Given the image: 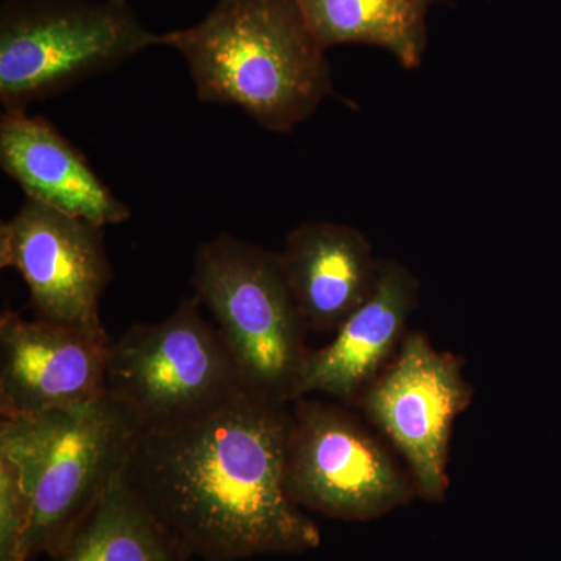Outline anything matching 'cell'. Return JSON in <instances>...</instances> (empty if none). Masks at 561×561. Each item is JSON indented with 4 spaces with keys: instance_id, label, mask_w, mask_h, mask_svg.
<instances>
[{
    "instance_id": "cell-1",
    "label": "cell",
    "mask_w": 561,
    "mask_h": 561,
    "mask_svg": "<svg viewBox=\"0 0 561 561\" xmlns=\"http://www.w3.org/2000/svg\"><path fill=\"white\" fill-rule=\"evenodd\" d=\"M291 411L245 393L201 419L142 431L125 479L181 545L203 561L298 556L317 524L291 502Z\"/></svg>"
},
{
    "instance_id": "cell-2",
    "label": "cell",
    "mask_w": 561,
    "mask_h": 561,
    "mask_svg": "<svg viewBox=\"0 0 561 561\" xmlns=\"http://www.w3.org/2000/svg\"><path fill=\"white\" fill-rule=\"evenodd\" d=\"M162 43L186 61L198 101L238 106L268 131L290 133L334 94L298 0H219Z\"/></svg>"
},
{
    "instance_id": "cell-3",
    "label": "cell",
    "mask_w": 561,
    "mask_h": 561,
    "mask_svg": "<svg viewBox=\"0 0 561 561\" xmlns=\"http://www.w3.org/2000/svg\"><path fill=\"white\" fill-rule=\"evenodd\" d=\"M144 427L106 391L84 404L0 421V456L13 461L32 502L28 559H55L127 468Z\"/></svg>"
},
{
    "instance_id": "cell-4",
    "label": "cell",
    "mask_w": 561,
    "mask_h": 561,
    "mask_svg": "<svg viewBox=\"0 0 561 561\" xmlns=\"http://www.w3.org/2000/svg\"><path fill=\"white\" fill-rule=\"evenodd\" d=\"M195 297L216 320L247 393L275 405L300 400L306 327L278 253L220 234L195 250Z\"/></svg>"
},
{
    "instance_id": "cell-5",
    "label": "cell",
    "mask_w": 561,
    "mask_h": 561,
    "mask_svg": "<svg viewBox=\"0 0 561 561\" xmlns=\"http://www.w3.org/2000/svg\"><path fill=\"white\" fill-rule=\"evenodd\" d=\"M164 46L128 0H9L0 11V102L27 111L81 81Z\"/></svg>"
},
{
    "instance_id": "cell-6",
    "label": "cell",
    "mask_w": 561,
    "mask_h": 561,
    "mask_svg": "<svg viewBox=\"0 0 561 561\" xmlns=\"http://www.w3.org/2000/svg\"><path fill=\"white\" fill-rule=\"evenodd\" d=\"M108 391L130 405L144 431L201 419L245 394L241 375L198 297L171 316L135 323L106 351Z\"/></svg>"
},
{
    "instance_id": "cell-7",
    "label": "cell",
    "mask_w": 561,
    "mask_h": 561,
    "mask_svg": "<svg viewBox=\"0 0 561 561\" xmlns=\"http://www.w3.org/2000/svg\"><path fill=\"white\" fill-rule=\"evenodd\" d=\"M286 490L301 511L371 522L411 504V472L364 421L339 404L300 398L291 409Z\"/></svg>"
},
{
    "instance_id": "cell-8",
    "label": "cell",
    "mask_w": 561,
    "mask_h": 561,
    "mask_svg": "<svg viewBox=\"0 0 561 561\" xmlns=\"http://www.w3.org/2000/svg\"><path fill=\"white\" fill-rule=\"evenodd\" d=\"M463 362L409 331L381 375L362 393L357 408L386 435L408 463L416 496L442 502L449 489V443L454 421L472 401Z\"/></svg>"
},
{
    "instance_id": "cell-9",
    "label": "cell",
    "mask_w": 561,
    "mask_h": 561,
    "mask_svg": "<svg viewBox=\"0 0 561 561\" xmlns=\"http://www.w3.org/2000/svg\"><path fill=\"white\" fill-rule=\"evenodd\" d=\"M0 267L24 280L36 319L110 341L101 319L113 278L105 227L27 198L0 225Z\"/></svg>"
},
{
    "instance_id": "cell-10",
    "label": "cell",
    "mask_w": 561,
    "mask_h": 561,
    "mask_svg": "<svg viewBox=\"0 0 561 561\" xmlns=\"http://www.w3.org/2000/svg\"><path fill=\"white\" fill-rule=\"evenodd\" d=\"M110 342L5 309L0 316L2 419L60 411L105 394Z\"/></svg>"
},
{
    "instance_id": "cell-11",
    "label": "cell",
    "mask_w": 561,
    "mask_h": 561,
    "mask_svg": "<svg viewBox=\"0 0 561 561\" xmlns=\"http://www.w3.org/2000/svg\"><path fill=\"white\" fill-rule=\"evenodd\" d=\"M419 287L413 273L400 262H382L368 300L343 321L328 345L309 353L300 398L321 393L356 405L400 350Z\"/></svg>"
},
{
    "instance_id": "cell-12",
    "label": "cell",
    "mask_w": 561,
    "mask_h": 561,
    "mask_svg": "<svg viewBox=\"0 0 561 561\" xmlns=\"http://www.w3.org/2000/svg\"><path fill=\"white\" fill-rule=\"evenodd\" d=\"M0 165L28 201L102 227L131 219V209L103 183L83 151L46 117L3 111Z\"/></svg>"
},
{
    "instance_id": "cell-13",
    "label": "cell",
    "mask_w": 561,
    "mask_h": 561,
    "mask_svg": "<svg viewBox=\"0 0 561 561\" xmlns=\"http://www.w3.org/2000/svg\"><path fill=\"white\" fill-rule=\"evenodd\" d=\"M306 327L334 332L376 289L382 261L364 232L332 221L302 224L278 253Z\"/></svg>"
},
{
    "instance_id": "cell-14",
    "label": "cell",
    "mask_w": 561,
    "mask_h": 561,
    "mask_svg": "<svg viewBox=\"0 0 561 561\" xmlns=\"http://www.w3.org/2000/svg\"><path fill=\"white\" fill-rule=\"evenodd\" d=\"M324 50L365 44L393 55L404 69L420 68L427 44V14L435 0H298Z\"/></svg>"
},
{
    "instance_id": "cell-15",
    "label": "cell",
    "mask_w": 561,
    "mask_h": 561,
    "mask_svg": "<svg viewBox=\"0 0 561 561\" xmlns=\"http://www.w3.org/2000/svg\"><path fill=\"white\" fill-rule=\"evenodd\" d=\"M191 552L144 504L125 471L51 561H191Z\"/></svg>"
},
{
    "instance_id": "cell-16",
    "label": "cell",
    "mask_w": 561,
    "mask_h": 561,
    "mask_svg": "<svg viewBox=\"0 0 561 561\" xmlns=\"http://www.w3.org/2000/svg\"><path fill=\"white\" fill-rule=\"evenodd\" d=\"M32 502L13 461L0 456V561H31Z\"/></svg>"
}]
</instances>
